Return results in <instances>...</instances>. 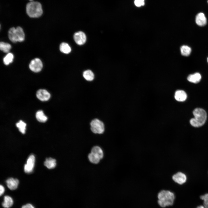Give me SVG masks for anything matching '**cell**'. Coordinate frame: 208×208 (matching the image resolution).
Returning <instances> with one entry per match:
<instances>
[{"label":"cell","instance_id":"cell-1","mask_svg":"<svg viewBox=\"0 0 208 208\" xmlns=\"http://www.w3.org/2000/svg\"><path fill=\"white\" fill-rule=\"evenodd\" d=\"M157 203L161 207L164 208L172 205L175 199L173 192L166 190H160L157 194Z\"/></svg>","mask_w":208,"mask_h":208},{"label":"cell","instance_id":"cell-2","mask_svg":"<svg viewBox=\"0 0 208 208\" xmlns=\"http://www.w3.org/2000/svg\"><path fill=\"white\" fill-rule=\"evenodd\" d=\"M194 118L190 120V124L194 127H199L203 126L205 123L207 114L206 111L200 108L195 109L193 112Z\"/></svg>","mask_w":208,"mask_h":208},{"label":"cell","instance_id":"cell-3","mask_svg":"<svg viewBox=\"0 0 208 208\" xmlns=\"http://www.w3.org/2000/svg\"><path fill=\"white\" fill-rule=\"evenodd\" d=\"M26 8L27 14L31 18L39 17L43 13L42 5L38 1H30L27 4Z\"/></svg>","mask_w":208,"mask_h":208},{"label":"cell","instance_id":"cell-4","mask_svg":"<svg viewBox=\"0 0 208 208\" xmlns=\"http://www.w3.org/2000/svg\"><path fill=\"white\" fill-rule=\"evenodd\" d=\"M8 37L12 42L23 41L25 39V34L21 27H18L16 28H11L8 32Z\"/></svg>","mask_w":208,"mask_h":208},{"label":"cell","instance_id":"cell-5","mask_svg":"<svg viewBox=\"0 0 208 208\" xmlns=\"http://www.w3.org/2000/svg\"><path fill=\"white\" fill-rule=\"evenodd\" d=\"M90 129L94 133L101 134L105 130L103 123L98 119H94L90 123Z\"/></svg>","mask_w":208,"mask_h":208},{"label":"cell","instance_id":"cell-6","mask_svg":"<svg viewBox=\"0 0 208 208\" xmlns=\"http://www.w3.org/2000/svg\"><path fill=\"white\" fill-rule=\"evenodd\" d=\"M42 67V62L38 58H36L32 60L29 65L30 69L32 71L36 73L40 71Z\"/></svg>","mask_w":208,"mask_h":208},{"label":"cell","instance_id":"cell-7","mask_svg":"<svg viewBox=\"0 0 208 208\" xmlns=\"http://www.w3.org/2000/svg\"><path fill=\"white\" fill-rule=\"evenodd\" d=\"M35 157L34 156L31 155L28 158L27 163L24 166V170L25 172L29 173L31 172L34 166Z\"/></svg>","mask_w":208,"mask_h":208},{"label":"cell","instance_id":"cell-8","mask_svg":"<svg viewBox=\"0 0 208 208\" xmlns=\"http://www.w3.org/2000/svg\"><path fill=\"white\" fill-rule=\"evenodd\" d=\"M172 179L175 182L180 185L185 183L187 180L186 175L181 172H178L174 174L172 176Z\"/></svg>","mask_w":208,"mask_h":208},{"label":"cell","instance_id":"cell-9","mask_svg":"<svg viewBox=\"0 0 208 208\" xmlns=\"http://www.w3.org/2000/svg\"><path fill=\"white\" fill-rule=\"evenodd\" d=\"M74 40L76 43L79 45L84 44L86 39V36L85 33L81 31L75 33L74 35Z\"/></svg>","mask_w":208,"mask_h":208},{"label":"cell","instance_id":"cell-10","mask_svg":"<svg viewBox=\"0 0 208 208\" xmlns=\"http://www.w3.org/2000/svg\"><path fill=\"white\" fill-rule=\"evenodd\" d=\"M36 95L37 98L42 101H47L50 98L51 95L47 90L40 89L37 92Z\"/></svg>","mask_w":208,"mask_h":208},{"label":"cell","instance_id":"cell-11","mask_svg":"<svg viewBox=\"0 0 208 208\" xmlns=\"http://www.w3.org/2000/svg\"><path fill=\"white\" fill-rule=\"evenodd\" d=\"M195 22L199 26L205 25L207 23V19L204 14L202 12L198 13L196 16Z\"/></svg>","mask_w":208,"mask_h":208},{"label":"cell","instance_id":"cell-12","mask_svg":"<svg viewBox=\"0 0 208 208\" xmlns=\"http://www.w3.org/2000/svg\"><path fill=\"white\" fill-rule=\"evenodd\" d=\"M8 187L11 190H15L18 187L19 181L18 179L11 178L8 179L6 181Z\"/></svg>","mask_w":208,"mask_h":208},{"label":"cell","instance_id":"cell-13","mask_svg":"<svg viewBox=\"0 0 208 208\" xmlns=\"http://www.w3.org/2000/svg\"><path fill=\"white\" fill-rule=\"evenodd\" d=\"M187 94L183 90H178L175 92L174 98L175 99L179 101H184L187 98Z\"/></svg>","mask_w":208,"mask_h":208},{"label":"cell","instance_id":"cell-14","mask_svg":"<svg viewBox=\"0 0 208 208\" xmlns=\"http://www.w3.org/2000/svg\"><path fill=\"white\" fill-rule=\"evenodd\" d=\"M14 203L12 198L10 196L6 195L4 197L3 201L2 203V206L5 208L11 207Z\"/></svg>","mask_w":208,"mask_h":208},{"label":"cell","instance_id":"cell-15","mask_svg":"<svg viewBox=\"0 0 208 208\" xmlns=\"http://www.w3.org/2000/svg\"><path fill=\"white\" fill-rule=\"evenodd\" d=\"M201 76L200 74L198 73L189 75L187 78V80L190 82L194 83H197L200 80Z\"/></svg>","mask_w":208,"mask_h":208},{"label":"cell","instance_id":"cell-16","mask_svg":"<svg viewBox=\"0 0 208 208\" xmlns=\"http://www.w3.org/2000/svg\"><path fill=\"white\" fill-rule=\"evenodd\" d=\"M98 156L101 159L103 157L104 153L102 148L98 146L93 147L91 150V152Z\"/></svg>","mask_w":208,"mask_h":208},{"label":"cell","instance_id":"cell-17","mask_svg":"<svg viewBox=\"0 0 208 208\" xmlns=\"http://www.w3.org/2000/svg\"><path fill=\"white\" fill-rule=\"evenodd\" d=\"M44 164L49 169L53 168L56 166V161L55 159L51 158H48L46 159Z\"/></svg>","mask_w":208,"mask_h":208},{"label":"cell","instance_id":"cell-18","mask_svg":"<svg viewBox=\"0 0 208 208\" xmlns=\"http://www.w3.org/2000/svg\"><path fill=\"white\" fill-rule=\"evenodd\" d=\"M36 116L37 120L41 122H44L47 120V117L45 115L42 110H39L37 112Z\"/></svg>","mask_w":208,"mask_h":208},{"label":"cell","instance_id":"cell-19","mask_svg":"<svg viewBox=\"0 0 208 208\" xmlns=\"http://www.w3.org/2000/svg\"><path fill=\"white\" fill-rule=\"evenodd\" d=\"M88 157L90 161L93 164L99 163L101 160L98 156L91 152L88 154Z\"/></svg>","mask_w":208,"mask_h":208},{"label":"cell","instance_id":"cell-20","mask_svg":"<svg viewBox=\"0 0 208 208\" xmlns=\"http://www.w3.org/2000/svg\"><path fill=\"white\" fill-rule=\"evenodd\" d=\"M83 76L87 81H91L94 78V75L91 70H88L84 71L83 73Z\"/></svg>","mask_w":208,"mask_h":208},{"label":"cell","instance_id":"cell-21","mask_svg":"<svg viewBox=\"0 0 208 208\" xmlns=\"http://www.w3.org/2000/svg\"><path fill=\"white\" fill-rule=\"evenodd\" d=\"M60 49L62 53L68 54L70 52L71 49L69 45L65 42L62 43L60 45Z\"/></svg>","mask_w":208,"mask_h":208},{"label":"cell","instance_id":"cell-22","mask_svg":"<svg viewBox=\"0 0 208 208\" xmlns=\"http://www.w3.org/2000/svg\"><path fill=\"white\" fill-rule=\"evenodd\" d=\"M181 55L184 56H189L191 52V49L189 46L184 45L182 46L180 49Z\"/></svg>","mask_w":208,"mask_h":208},{"label":"cell","instance_id":"cell-23","mask_svg":"<svg viewBox=\"0 0 208 208\" xmlns=\"http://www.w3.org/2000/svg\"><path fill=\"white\" fill-rule=\"evenodd\" d=\"M11 48V45L9 43L3 42H1L0 43V49L4 53H8Z\"/></svg>","mask_w":208,"mask_h":208},{"label":"cell","instance_id":"cell-24","mask_svg":"<svg viewBox=\"0 0 208 208\" xmlns=\"http://www.w3.org/2000/svg\"><path fill=\"white\" fill-rule=\"evenodd\" d=\"M16 125L21 132L23 134L25 133L26 124L25 122L20 120L16 123Z\"/></svg>","mask_w":208,"mask_h":208},{"label":"cell","instance_id":"cell-25","mask_svg":"<svg viewBox=\"0 0 208 208\" xmlns=\"http://www.w3.org/2000/svg\"><path fill=\"white\" fill-rule=\"evenodd\" d=\"M13 59V55L11 53H8L4 57L3 63L5 65H8L12 62Z\"/></svg>","mask_w":208,"mask_h":208},{"label":"cell","instance_id":"cell-26","mask_svg":"<svg viewBox=\"0 0 208 208\" xmlns=\"http://www.w3.org/2000/svg\"><path fill=\"white\" fill-rule=\"evenodd\" d=\"M200 198L203 201V206L205 208H208V193L200 196Z\"/></svg>","mask_w":208,"mask_h":208},{"label":"cell","instance_id":"cell-27","mask_svg":"<svg viewBox=\"0 0 208 208\" xmlns=\"http://www.w3.org/2000/svg\"><path fill=\"white\" fill-rule=\"evenodd\" d=\"M134 3L135 5L138 7L143 6L144 5V2H142L138 0H135L134 1Z\"/></svg>","mask_w":208,"mask_h":208},{"label":"cell","instance_id":"cell-28","mask_svg":"<svg viewBox=\"0 0 208 208\" xmlns=\"http://www.w3.org/2000/svg\"><path fill=\"white\" fill-rule=\"evenodd\" d=\"M21 208H35L34 206L31 204L27 203L23 205Z\"/></svg>","mask_w":208,"mask_h":208},{"label":"cell","instance_id":"cell-29","mask_svg":"<svg viewBox=\"0 0 208 208\" xmlns=\"http://www.w3.org/2000/svg\"><path fill=\"white\" fill-rule=\"evenodd\" d=\"M0 195L1 196L4 194L5 190L4 187L1 185H0Z\"/></svg>","mask_w":208,"mask_h":208},{"label":"cell","instance_id":"cell-30","mask_svg":"<svg viewBox=\"0 0 208 208\" xmlns=\"http://www.w3.org/2000/svg\"><path fill=\"white\" fill-rule=\"evenodd\" d=\"M196 208H205L203 206L200 205L198 206Z\"/></svg>","mask_w":208,"mask_h":208},{"label":"cell","instance_id":"cell-31","mask_svg":"<svg viewBox=\"0 0 208 208\" xmlns=\"http://www.w3.org/2000/svg\"><path fill=\"white\" fill-rule=\"evenodd\" d=\"M138 0L140 1H142V2H144V0Z\"/></svg>","mask_w":208,"mask_h":208},{"label":"cell","instance_id":"cell-32","mask_svg":"<svg viewBox=\"0 0 208 208\" xmlns=\"http://www.w3.org/2000/svg\"><path fill=\"white\" fill-rule=\"evenodd\" d=\"M29 0L30 1H34V0Z\"/></svg>","mask_w":208,"mask_h":208},{"label":"cell","instance_id":"cell-33","mask_svg":"<svg viewBox=\"0 0 208 208\" xmlns=\"http://www.w3.org/2000/svg\"><path fill=\"white\" fill-rule=\"evenodd\" d=\"M207 62H208V57L207 59Z\"/></svg>","mask_w":208,"mask_h":208},{"label":"cell","instance_id":"cell-34","mask_svg":"<svg viewBox=\"0 0 208 208\" xmlns=\"http://www.w3.org/2000/svg\"><path fill=\"white\" fill-rule=\"evenodd\" d=\"M207 3H208V0L207 1Z\"/></svg>","mask_w":208,"mask_h":208}]
</instances>
